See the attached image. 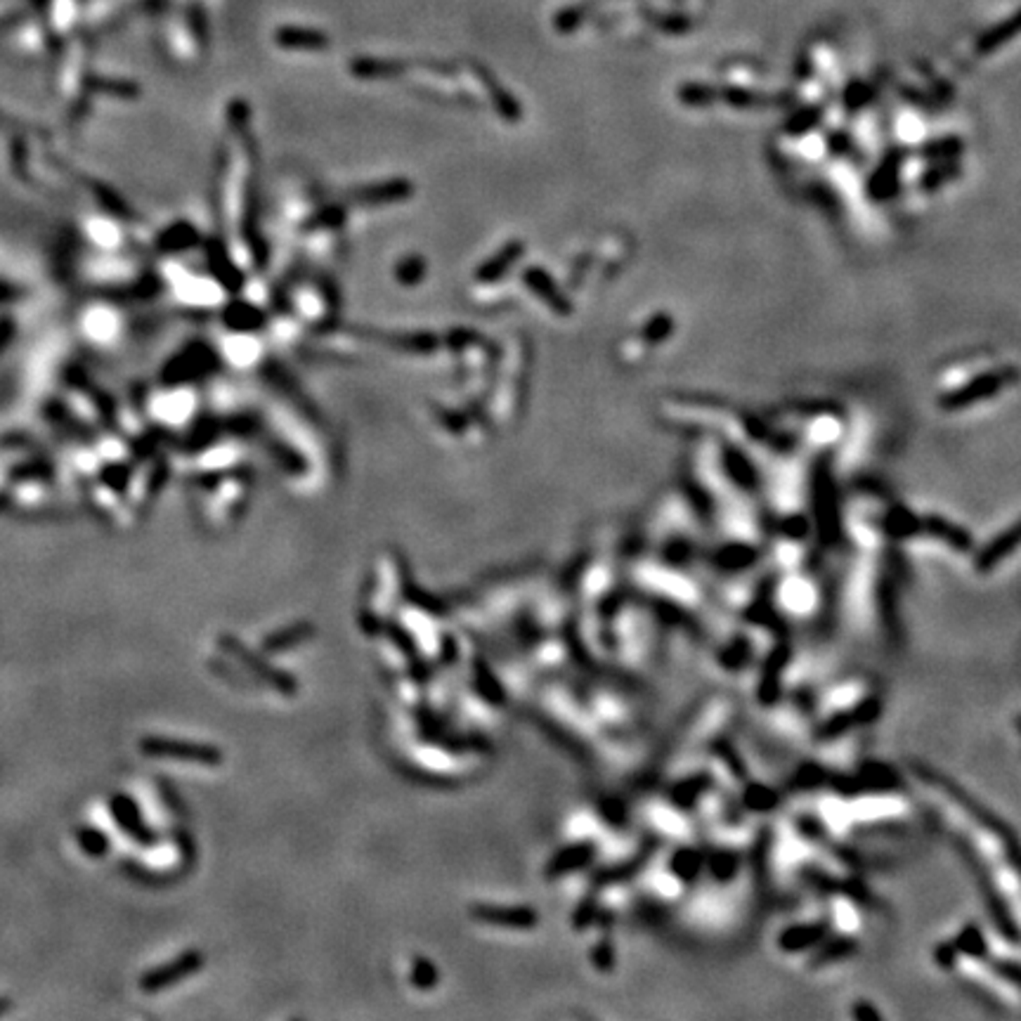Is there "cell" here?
Wrapping results in <instances>:
<instances>
[{
	"instance_id": "obj_3",
	"label": "cell",
	"mask_w": 1021,
	"mask_h": 1021,
	"mask_svg": "<svg viewBox=\"0 0 1021 1021\" xmlns=\"http://www.w3.org/2000/svg\"><path fill=\"white\" fill-rule=\"evenodd\" d=\"M140 750L147 757L154 759H175V762H190V764L201 766L222 764V752L213 745L182 743V740H168V738H144L140 743Z\"/></svg>"
},
{
	"instance_id": "obj_11",
	"label": "cell",
	"mask_w": 1021,
	"mask_h": 1021,
	"mask_svg": "<svg viewBox=\"0 0 1021 1021\" xmlns=\"http://www.w3.org/2000/svg\"><path fill=\"white\" fill-rule=\"evenodd\" d=\"M12 1007V1002H10L8 998H0V1014H5Z\"/></svg>"
},
{
	"instance_id": "obj_10",
	"label": "cell",
	"mask_w": 1021,
	"mask_h": 1021,
	"mask_svg": "<svg viewBox=\"0 0 1021 1021\" xmlns=\"http://www.w3.org/2000/svg\"><path fill=\"white\" fill-rule=\"evenodd\" d=\"M412 981H414V986H419V988H430V986L437 981L436 967H433L429 960H416L414 970H412Z\"/></svg>"
},
{
	"instance_id": "obj_6",
	"label": "cell",
	"mask_w": 1021,
	"mask_h": 1021,
	"mask_svg": "<svg viewBox=\"0 0 1021 1021\" xmlns=\"http://www.w3.org/2000/svg\"><path fill=\"white\" fill-rule=\"evenodd\" d=\"M473 917L487 924H499V927H511V929H532L537 924V913L532 908L525 906H473Z\"/></svg>"
},
{
	"instance_id": "obj_7",
	"label": "cell",
	"mask_w": 1021,
	"mask_h": 1021,
	"mask_svg": "<svg viewBox=\"0 0 1021 1021\" xmlns=\"http://www.w3.org/2000/svg\"><path fill=\"white\" fill-rule=\"evenodd\" d=\"M593 854H596V847H593V844L589 842L572 844V847L561 849L556 856L551 858L549 865H546V875H549V878H558V875H565V872L584 868L586 863H592L593 861Z\"/></svg>"
},
{
	"instance_id": "obj_4",
	"label": "cell",
	"mask_w": 1021,
	"mask_h": 1021,
	"mask_svg": "<svg viewBox=\"0 0 1021 1021\" xmlns=\"http://www.w3.org/2000/svg\"><path fill=\"white\" fill-rule=\"evenodd\" d=\"M201 964H204L201 953H197V950H187V953L175 957L173 963H166L164 967H157V970L147 971V974L140 978V988H143L144 993L164 991L168 986H175L178 981H182V978L197 974V971L201 970Z\"/></svg>"
},
{
	"instance_id": "obj_1",
	"label": "cell",
	"mask_w": 1021,
	"mask_h": 1021,
	"mask_svg": "<svg viewBox=\"0 0 1021 1021\" xmlns=\"http://www.w3.org/2000/svg\"><path fill=\"white\" fill-rule=\"evenodd\" d=\"M915 800L953 839L984 885L1005 934L1021 943V849L995 816L971 800L953 780L924 764L908 766Z\"/></svg>"
},
{
	"instance_id": "obj_9",
	"label": "cell",
	"mask_w": 1021,
	"mask_h": 1021,
	"mask_svg": "<svg viewBox=\"0 0 1021 1021\" xmlns=\"http://www.w3.org/2000/svg\"><path fill=\"white\" fill-rule=\"evenodd\" d=\"M313 634V627L307 624V622H303V624H296V627L291 629H284V631H277V634H272L267 641H265V648L267 650H284V648H291L293 643H298L300 638H306V636Z\"/></svg>"
},
{
	"instance_id": "obj_5",
	"label": "cell",
	"mask_w": 1021,
	"mask_h": 1021,
	"mask_svg": "<svg viewBox=\"0 0 1021 1021\" xmlns=\"http://www.w3.org/2000/svg\"><path fill=\"white\" fill-rule=\"evenodd\" d=\"M109 811H112V818L116 821V825L126 832L128 837H133L135 842L140 844H151L157 837H154V832H151L147 825H144L143 816H140V808H137V804L130 797H126V794H114L112 800H109Z\"/></svg>"
},
{
	"instance_id": "obj_8",
	"label": "cell",
	"mask_w": 1021,
	"mask_h": 1021,
	"mask_svg": "<svg viewBox=\"0 0 1021 1021\" xmlns=\"http://www.w3.org/2000/svg\"><path fill=\"white\" fill-rule=\"evenodd\" d=\"M76 839H79L83 854L90 858H104L109 851V839L102 830L93 828V825H81L76 830Z\"/></svg>"
},
{
	"instance_id": "obj_2",
	"label": "cell",
	"mask_w": 1021,
	"mask_h": 1021,
	"mask_svg": "<svg viewBox=\"0 0 1021 1021\" xmlns=\"http://www.w3.org/2000/svg\"><path fill=\"white\" fill-rule=\"evenodd\" d=\"M771 603L776 615H783L793 622H808L821 613L825 603V589L814 575L794 568L783 572L778 584L771 586Z\"/></svg>"
}]
</instances>
